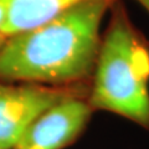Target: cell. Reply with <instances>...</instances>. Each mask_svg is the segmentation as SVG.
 Here are the masks:
<instances>
[{
    "label": "cell",
    "instance_id": "obj_1",
    "mask_svg": "<svg viewBox=\"0 0 149 149\" xmlns=\"http://www.w3.org/2000/svg\"><path fill=\"white\" fill-rule=\"evenodd\" d=\"M117 0H85L0 45V81L68 87L92 78L101 24Z\"/></svg>",
    "mask_w": 149,
    "mask_h": 149
},
{
    "label": "cell",
    "instance_id": "obj_2",
    "mask_svg": "<svg viewBox=\"0 0 149 149\" xmlns=\"http://www.w3.org/2000/svg\"><path fill=\"white\" fill-rule=\"evenodd\" d=\"M101 45L87 102L149 129V41L117 0Z\"/></svg>",
    "mask_w": 149,
    "mask_h": 149
},
{
    "label": "cell",
    "instance_id": "obj_3",
    "mask_svg": "<svg viewBox=\"0 0 149 149\" xmlns=\"http://www.w3.org/2000/svg\"><path fill=\"white\" fill-rule=\"evenodd\" d=\"M90 85L54 87L0 83V149H11L37 119L56 104L76 96L88 97Z\"/></svg>",
    "mask_w": 149,
    "mask_h": 149
},
{
    "label": "cell",
    "instance_id": "obj_4",
    "mask_svg": "<svg viewBox=\"0 0 149 149\" xmlns=\"http://www.w3.org/2000/svg\"><path fill=\"white\" fill-rule=\"evenodd\" d=\"M91 112L87 97L65 100L37 119L11 149H62L83 130Z\"/></svg>",
    "mask_w": 149,
    "mask_h": 149
},
{
    "label": "cell",
    "instance_id": "obj_5",
    "mask_svg": "<svg viewBox=\"0 0 149 149\" xmlns=\"http://www.w3.org/2000/svg\"><path fill=\"white\" fill-rule=\"evenodd\" d=\"M82 1L85 0H9L4 37L44 25Z\"/></svg>",
    "mask_w": 149,
    "mask_h": 149
},
{
    "label": "cell",
    "instance_id": "obj_6",
    "mask_svg": "<svg viewBox=\"0 0 149 149\" xmlns=\"http://www.w3.org/2000/svg\"><path fill=\"white\" fill-rule=\"evenodd\" d=\"M8 3H9V0H0V45L6 40L4 37L3 30H4V25H5V20H6Z\"/></svg>",
    "mask_w": 149,
    "mask_h": 149
},
{
    "label": "cell",
    "instance_id": "obj_7",
    "mask_svg": "<svg viewBox=\"0 0 149 149\" xmlns=\"http://www.w3.org/2000/svg\"><path fill=\"white\" fill-rule=\"evenodd\" d=\"M137 1H139V3H141L142 5H143V6L146 8L147 10L149 11V0H137Z\"/></svg>",
    "mask_w": 149,
    "mask_h": 149
}]
</instances>
